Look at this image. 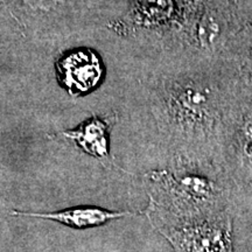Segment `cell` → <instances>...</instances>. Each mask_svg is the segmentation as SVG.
<instances>
[{
    "label": "cell",
    "mask_w": 252,
    "mask_h": 252,
    "mask_svg": "<svg viewBox=\"0 0 252 252\" xmlns=\"http://www.w3.org/2000/svg\"><path fill=\"white\" fill-rule=\"evenodd\" d=\"M160 230L178 252H234L232 220L226 210L201 219L180 220Z\"/></svg>",
    "instance_id": "obj_1"
},
{
    "label": "cell",
    "mask_w": 252,
    "mask_h": 252,
    "mask_svg": "<svg viewBox=\"0 0 252 252\" xmlns=\"http://www.w3.org/2000/svg\"><path fill=\"white\" fill-rule=\"evenodd\" d=\"M13 215L37 217V219H45L55 220L63 225L70 226L74 229H88L94 226L104 225L110 220H119L123 217L131 216L128 212H112L99 207H72L68 209L59 210L53 213H25V212H13Z\"/></svg>",
    "instance_id": "obj_2"
},
{
    "label": "cell",
    "mask_w": 252,
    "mask_h": 252,
    "mask_svg": "<svg viewBox=\"0 0 252 252\" xmlns=\"http://www.w3.org/2000/svg\"><path fill=\"white\" fill-rule=\"evenodd\" d=\"M61 72L69 89L87 91L98 83L102 69L99 60L93 53L77 52L63 60Z\"/></svg>",
    "instance_id": "obj_3"
},
{
    "label": "cell",
    "mask_w": 252,
    "mask_h": 252,
    "mask_svg": "<svg viewBox=\"0 0 252 252\" xmlns=\"http://www.w3.org/2000/svg\"><path fill=\"white\" fill-rule=\"evenodd\" d=\"M204 89L196 86L182 88L180 93L172 96V106L175 116L181 122H202L210 112L209 94Z\"/></svg>",
    "instance_id": "obj_4"
},
{
    "label": "cell",
    "mask_w": 252,
    "mask_h": 252,
    "mask_svg": "<svg viewBox=\"0 0 252 252\" xmlns=\"http://www.w3.org/2000/svg\"><path fill=\"white\" fill-rule=\"evenodd\" d=\"M108 125L98 118H94L76 130L65 131V137L74 140L84 152L98 159L109 157Z\"/></svg>",
    "instance_id": "obj_5"
},
{
    "label": "cell",
    "mask_w": 252,
    "mask_h": 252,
    "mask_svg": "<svg viewBox=\"0 0 252 252\" xmlns=\"http://www.w3.org/2000/svg\"><path fill=\"white\" fill-rule=\"evenodd\" d=\"M220 28V15L215 8L204 12L200 23V37L204 43L212 45Z\"/></svg>",
    "instance_id": "obj_6"
},
{
    "label": "cell",
    "mask_w": 252,
    "mask_h": 252,
    "mask_svg": "<svg viewBox=\"0 0 252 252\" xmlns=\"http://www.w3.org/2000/svg\"><path fill=\"white\" fill-rule=\"evenodd\" d=\"M242 153L248 160H252V117L248 119L242 130Z\"/></svg>",
    "instance_id": "obj_7"
},
{
    "label": "cell",
    "mask_w": 252,
    "mask_h": 252,
    "mask_svg": "<svg viewBox=\"0 0 252 252\" xmlns=\"http://www.w3.org/2000/svg\"><path fill=\"white\" fill-rule=\"evenodd\" d=\"M21 1L27 6L31 12L36 14L53 11V8L58 6L60 0H21Z\"/></svg>",
    "instance_id": "obj_8"
}]
</instances>
